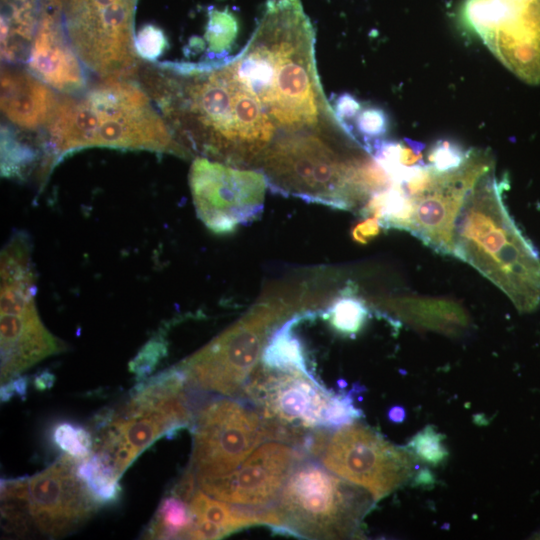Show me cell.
I'll return each mask as SVG.
<instances>
[{"mask_svg":"<svg viewBox=\"0 0 540 540\" xmlns=\"http://www.w3.org/2000/svg\"><path fill=\"white\" fill-rule=\"evenodd\" d=\"M59 99L31 72L5 69L1 74V110L16 126L33 130L47 125Z\"/></svg>","mask_w":540,"mask_h":540,"instance_id":"44dd1931","label":"cell"},{"mask_svg":"<svg viewBox=\"0 0 540 540\" xmlns=\"http://www.w3.org/2000/svg\"><path fill=\"white\" fill-rule=\"evenodd\" d=\"M329 103L336 120L345 132L363 106V102L348 92L332 96Z\"/></svg>","mask_w":540,"mask_h":540,"instance_id":"8d00e7d4","label":"cell"},{"mask_svg":"<svg viewBox=\"0 0 540 540\" xmlns=\"http://www.w3.org/2000/svg\"><path fill=\"white\" fill-rule=\"evenodd\" d=\"M469 151L455 140L439 139L427 151V165L437 173L452 172L463 165Z\"/></svg>","mask_w":540,"mask_h":540,"instance_id":"d6a6232c","label":"cell"},{"mask_svg":"<svg viewBox=\"0 0 540 540\" xmlns=\"http://www.w3.org/2000/svg\"><path fill=\"white\" fill-rule=\"evenodd\" d=\"M262 412L274 440L301 445L303 430L337 429L355 422L361 411L349 393L327 391L301 372L264 368L251 377L243 393Z\"/></svg>","mask_w":540,"mask_h":540,"instance_id":"52a82bcc","label":"cell"},{"mask_svg":"<svg viewBox=\"0 0 540 540\" xmlns=\"http://www.w3.org/2000/svg\"><path fill=\"white\" fill-rule=\"evenodd\" d=\"M49 0H2L1 57L6 62L27 58Z\"/></svg>","mask_w":540,"mask_h":540,"instance_id":"7402d4cb","label":"cell"},{"mask_svg":"<svg viewBox=\"0 0 540 540\" xmlns=\"http://www.w3.org/2000/svg\"><path fill=\"white\" fill-rule=\"evenodd\" d=\"M166 354V344L161 336H155L147 342L129 363V370L137 381L150 376Z\"/></svg>","mask_w":540,"mask_h":540,"instance_id":"e575fe53","label":"cell"},{"mask_svg":"<svg viewBox=\"0 0 540 540\" xmlns=\"http://www.w3.org/2000/svg\"><path fill=\"white\" fill-rule=\"evenodd\" d=\"M1 519L5 530L17 535L27 532L32 520L29 478L1 481Z\"/></svg>","mask_w":540,"mask_h":540,"instance_id":"f1b7e54d","label":"cell"},{"mask_svg":"<svg viewBox=\"0 0 540 540\" xmlns=\"http://www.w3.org/2000/svg\"><path fill=\"white\" fill-rule=\"evenodd\" d=\"M28 379L26 377H15L1 386L2 402L9 401L14 395L25 398L27 392Z\"/></svg>","mask_w":540,"mask_h":540,"instance_id":"f35d334b","label":"cell"},{"mask_svg":"<svg viewBox=\"0 0 540 540\" xmlns=\"http://www.w3.org/2000/svg\"><path fill=\"white\" fill-rule=\"evenodd\" d=\"M370 160L344 130L313 132L278 138L257 169L276 193L360 211L372 195Z\"/></svg>","mask_w":540,"mask_h":540,"instance_id":"5b68a950","label":"cell"},{"mask_svg":"<svg viewBox=\"0 0 540 540\" xmlns=\"http://www.w3.org/2000/svg\"><path fill=\"white\" fill-rule=\"evenodd\" d=\"M47 133L57 160L89 147L191 155L148 94L126 78L104 79L80 96L59 99Z\"/></svg>","mask_w":540,"mask_h":540,"instance_id":"3957f363","label":"cell"},{"mask_svg":"<svg viewBox=\"0 0 540 540\" xmlns=\"http://www.w3.org/2000/svg\"><path fill=\"white\" fill-rule=\"evenodd\" d=\"M192 524L188 502L171 492L161 501L145 536L149 539L187 538Z\"/></svg>","mask_w":540,"mask_h":540,"instance_id":"83f0119b","label":"cell"},{"mask_svg":"<svg viewBox=\"0 0 540 540\" xmlns=\"http://www.w3.org/2000/svg\"><path fill=\"white\" fill-rule=\"evenodd\" d=\"M149 76V90L178 141L190 152L237 167L259 165L278 138L258 99L227 58L168 63Z\"/></svg>","mask_w":540,"mask_h":540,"instance_id":"6da1fadb","label":"cell"},{"mask_svg":"<svg viewBox=\"0 0 540 540\" xmlns=\"http://www.w3.org/2000/svg\"><path fill=\"white\" fill-rule=\"evenodd\" d=\"M76 463L65 454L29 478L32 520L47 536L68 534L100 508L77 475Z\"/></svg>","mask_w":540,"mask_h":540,"instance_id":"ac0fdd59","label":"cell"},{"mask_svg":"<svg viewBox=\"0 0 540 540\" xmlns=\"http://www.w3.org/2000/svg\"><path fill=\"white\" fill-rule=\"evenodd\" d=\"M238 35L237 21L229 12L214 10L209 14L205 31L208 53L213 60L228 58Z\"/></svg>","mask_w":540,"mask_h":540,"instance_id":"4dcf8cb0","label":"cell"},{"mask_svg":"<svg viewBox=\"0 0 540 540\" xmlns=\"http://www.w3.org/2000/svg\"><path fill=\"white\" fill-rule=\"evenodd\" d=\"M76 473L100 507L116 502L120 496L119 477L100 452L92 451L85 458L77 459Z\"/></svg>","mask_w":540,"mask_h":540,"instance_id":"484cf974","label":"cell"},{"mask_svg":"<svg viewBox=\"0 0 540 540\" xmlns=\"http://www.w3.org/2000/svg\"><path fill=\"white\" fill-rule=\"evenodd\" d=\"M493 170L494 158L489 150L470 149L459 169L438 173L433 186L414 198L409 232L436 252L453 255L455 222L466 194L481 176Z\"/></svg>","mask_w":540,"mask_h":540,"instance_id":"e0dca14e","label":"cell"},{"mask_svg":"<svg viewBox=\"0 0 540 540\" xmlns=\"http://www.w3.org/2000/svg\"><path fill=\"white\" fill-rule=\"evenodd\" d=\"M383 229L375 216H366L353 226L351 237L356 243L366 245L378 237Z\"/></svg>","mask_w":540,"mask_h":540,"instance_id":"74e56055","label":"cell"},{"mask_svg":"<svg viewBox=\"0 0 540 540\" xmlns=\"http://www.w3.org/2000/svg\"><path fill=\"white\" fill-rule=\"evenodd\" d=\"M318 312L336 334L349 338H355L371 317V310L366 302L350 290Z\"/></svg>","mask_w":540,"mask_h":540,"instance_id":"4316f807","label":"cell"},{"mask_svg":"<svg viewBox=\"0 0 540 540\" xmlns=\"http://www.w3.org/2000/svg\"><path fill=\"white\" fill-rule=\"evenodd\" d=\"M494 170L468 191L453 232V256L499 287L521 312L540 305V256L510 216Z\"/></svg>","mask_w":540,"mask_h":540,"instance_id":"277c9868","label":"cell"},{"mask_svg":"<svg viewBox=\"0 0 540 540\" xmlns=\"http://www.w3.org/2000/svg\"><path fill=\"white\" fill-rule=\"evenodd\" d=\"M196 213L216 234H228L252 222L263 210L268 183L259 169L197 157L189 172Z\"/></svg>","mask_w":540,"mask_h":540,"instance_id":"5bb4252c","label":"cell"},{"mask_svg":"<svg viewBox=\"0 0 540 540\" xmlns=\"http://www.w3.org/2000/svg\"><path fill=\"white\" fill-rule=\"evenodd\" d=\"M193 524L188 539H220L252 526H279L273 509L254 510L216 499L201 488L188 501Z\"/></svg>","mask_w":540,"mask_h":540,"instance_id":"ffe728a7","label":"cell"},{"mask_svg":"<svg viewBox=\"0 0 540 540\" xmlns=\"http://www.w3.org/2000/svg\"><path fill=\"white\" fill-rule=\"evenodd\" d=\"M302 454L292 443L268 440L232 472L197 479V485L216 499L249 509L270 510Z\"/></svg>","mask_w":540,"mask_h":540,"instance_id":"2e32d148","label":"cell"},{"mask_svg":"<svg viewBox=\"0 0 540 540\" xmlns=\"http://www.w3.org/2000/svg\"><path fill=\"white\" fill-rule=\"evenodd\" d=\"M167 46L163 31L153 25L141 28L135 36V48L138 56L145 60H155Z\"/></svg>","mask_w":540,"mask_h":540,"instance_id":"d590c367","label":"cell"},{"mask_svg":"<svg viewBox=\"0 0 540 540\" xmlns=\"http://www.w3.org/2000/svg\"><path fill=\"white\" fill-rule=\"evenodd\" d=\"M359 213L375 216L384 229L409 231L414 215V199L399 185L388 187L370 196Z\"/></svg>","mask_w":540,"mask_h":540,"instance_id":"d4e9b609","label":"cell"},{"mask_svg":"<svg viewBox=\"0 0 540 540\" xmlns=\"http://www.w3.org/2000/svg\"><path fill=\"white\" fill-rule=\"evenodd\" d=\"M64 28L61 0H49L31 43L27 65L48 86L73 92L83 87L84 77Z\"/></svg>","mask_w":540,"mask_h":540,"instance_id":"d6986e66","label":"cell"},{"mask_svg":"<svg viewBox=\"0 0 540 540\" xmlns=\"http://www.w3.org/2000/svg\"><path fill=\"white\" fill-rule=\"evenodd\" d=\"M464 18L506 68L540 84V0H466Z\"/></svg>","mask_w":540,"mask_h":540,"instance_id":"4fadbf2b","label":"cell"},{"mask_svg":"<svg viewBox=\"0 0 540 540\" xmlns=\"http://www.w3.org/2000/svg\"><path fill=\"white\" fill-rule=\"evenodd\" d=\"M261 363L270 370L297 371L315 378L309 369L301 337L296 333L293 317L269 335L262 351Z\"/></svg>","mask_w":540,"mask_h":540,"instance_id":"cb8c5ba5","label":"cell"},{"mask_svg":"<svg viewBox=\"0 0 540 540\" xmlns=\"http://www.w3.org/2000/svg\"><path fill=\"white\" fill-rule=\"evenodd\" d=\"M444 439L443 434L433 426L428 425L410 439L407 449L423 463L438 466L448 456V451L443 443Z\"/></svg>","mask_w":540,"mask_h":540,"instance_id":"1f68e13d","label":"cell"},{"mask_svg":"<svg viewBox=\"0 0 540 540\" xmlns=\"http://www.w3.org/2000/svg\"><path fill=\"white\" fill-rule=\"evenodd\" d=\"M53 440L66 454L82 459L92 451L91 433L82 426L69 422L58 424L53 431Z\"/></svg>","mask_w":540,"mask_h":540,"instance_id":"836d02e7","label":"cell"},{"mask_svg":"<svg viewBox=\"0 0 540 540\" xmlns=\"http://www.w3.org/2000/svg\"><path fill=\"white\" fill-rule=\"evenodd\" d=\"M390 416L393 420L399 421L404 417V411L402 408L395 407L391 410Z\"/></svg>","mask_w":540,"mask_h":540,"instance_id":"60d3db41","label":"cell"},{"mask_svg":"<svg viewBox=\"0 0 540 540\" xmlns=\"http://www.w3.org/2000/svg\"><path fill=\"white\" fill-rule=\"evenodd\" d=\"M391 126L388 113L381 107L363 102L346 133L369 155L386 140Z\"/></svg>","mask_w":540,"mask_h":540,"instance_id":"f546056e","label":"cell"},{"mask_svg":"<svg viewBox=\"0 0 540 540\" xmlns=\"http://www.w3.org/2000/svg\"><path fill=\"white\" fill-rule=\"evenodd\" d=\"M190 468L196 479L232 472L266 439H272L269 423L250 400L224 396L213 398L194 415Z\"/></svg>","mask_w":540,"mask_h":540,"instance_id":"30bf717a","label":"cell"},{"mask_svg":"<svg viewBox=\"0 0 540 540\" xmlns=\"http://www.w3.org/2000/svg\"><path fill=\"white\" fill-rule=\"evenodd\" d=\"M35 281L30 251L11 248L1 254V384L65 348L39 317Z\"/></svg>","mask_w":540,"mask_h":540,"instance_id":"ba28073f","label":"cell"},{"mask_svg":"<svg viewBox=\"0 0 540 540\" xmlns=\"http://www.w3.org/2000/svg\"><path fill=\"white\" fill-rule=\"evenodd\" d=\"M185 392L151 407H135L127 403L120 413L108 410L97 416L100 435L95 451L111 462L119 478L156 440L181 429L192 428L194 413Z\"/></svg>","mask_w":540,"mask_h":540,"instance_id":"9a60e30c","label":"cell"},{"mask_svg":"<svg viewBox=\"0 0 540 540\" xmlns=\"http://www.w3.org/2000/svg\"><path fill=\"white\" fill-rule=\"evenodd\" d=\"M55 377L49 371H43L34 379V386L37 390L43 391L51 388L54 384Z\"/></svg>","mask_w":540,"mask_h":540,"instance_id":"ab89813d","label":"cell"},{"mask_svg":"<svg viewBox=\"0 0 540 540\" xmlns=\"http://www.w3.org/2000/svg\"><path fill=\"white\" fill-rule=\"evenodd\" d=\"M227 62L264 107L278 138L343 129L322 89L314 31L294 0L282 1L270 11L241 51Z\"/></svg>","mask_w":540,"mask_h":540,"instance_id":"7a4b0ae2","label":"cell"},{"mask_svg":"<svg viewBox=\"0 0 540 540\" xmlns=\"http://www.w3.org/2000/svg\"><path fill=\"white\" fill-rule=\"evenodd\" d=\"M358 487L302 454L273 507L275 532L309 539L355 535L371 504L369 493Z\"/></svg>","mask_w":540,"mask_h":540,"instance_id":"8992f818","label":"cell"},{"mask_svg":"<svg viewBox=\"0 0 540 540\" xmlns=\"http://www.w3.org/2000/svg\"><path fill=\"white\" fill-rule=\"evenodd\" d=\"M393 304L396 313L402 319L424 329L455 335L469 325L465 311L451 301L403 298Z\"/></svg>","mask_w":540,"mask_h":540,"instance_id":"603a6c76","label":"cell"},{"mask_svg":"<svg viewBox=\"0 0 540 540\" xmlns=\"http://www.w3.org/2000/svg\"><path fill=\"white\" fill-rule=\"evenodd\" d=\"M136 1L61 0L74 51L103 80L127 78L139 68L133 28Z\"/></svg>","mask_w":540,"mask_h":540,"instance_id":"9c48e42d","label":"cell"},{"mask_svg":"<svg viewBox=\"0 0 540 540\" xmlns=\"http://www.w3.org/2000/svg\"><path fill=\"white\" fill-rule=\"evenodd\" d=\"M273 320L269 312H254L176 366L188 385L237 397L261 360Z\"/></svg>","mask_w":540,"mask_h":540,"instance_id":"7c38bea8","label":"cell"},{"mask_svg":"<svg viewBox=\"0 0 540 540\" xmlns=\"http://www.w3.org/2000/svg\"><path fill=\"white\" fill-rule=\"evenodd\" d=\"M317 456L328 470L366 490L375 502L404 485L415 468L407 448L356 421L327 434Z\"/></svg>","mask_w":540,"mask_h":540,"instance_id":"8fae6325","label":"cell"}]
</instances>
